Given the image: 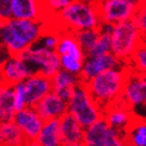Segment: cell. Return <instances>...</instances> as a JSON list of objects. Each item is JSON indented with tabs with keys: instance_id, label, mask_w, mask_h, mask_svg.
Listing matches in <instances>:
<instances>
[{
	"instance_id": "14",
	"label": "cell",
	"mask_w": 146,
	"mask_h": 146,
	"mask_svg": "<svg viewBox=\"0 0 146 146\" xmlns=\"http://www.w3.org/2000/svg\"><path fill=\"white\" fill-rule=\"evenodd\" d=\"M24 82L26 107H35L46 94L52 92L51 78L39 72H33Z\"/></svg>"
},
{
	"instance_id": "32",
	"label": "cell",
	"mask_w": 146,
	"mask_h": 146,
	"mask_svg": "<svg viewBox=\"0 0 146 146\" xmlns=\"http://www.w3.org/2000/svg\"><path fill=\"white\" fill-rule=\"evenodd\" d=\"M62 146H84L83 143H77V144H69V145H62Z\"/></svg>"
},
{
	"instance_id": "7",
	"label": "cell",
	"mask_w": 146,
	"mask_h": 146,
	"mask_svg": "<svg viewBox=\"0 0 146 146\" xmlns=\"http://www.w3.org/2000/svg\"><path fill=\"white\" fill-rule=\"evenodd\" d=\"M19 56L32 68L33 72H39L50 78L61 69L60 57L56 51L45 49L38 44L26 49Z\"/></svg>"
},
{
	"instance_id": "19",
	"label": "cell",
	"mask_w": 146,
	"mask_h": 146,
	"mask_svg": "<svg viewBox=\"0 0 146 146\" xmlns=\"http://www.w3.org/2000/svg\"><path fill=\"white\" fill-rule=\"evenodd\" d=\"M62 145L83 143L84 128L69 113H65L60 119Z\"/></svg>"
},
{
	"instance_id": "26",
	"label": "cell",
	"mask_w": 146,
	"mask_h": 146,
	"mask_svg": "<svg viewBox=\"0 0 146 146\" xmlns=\"http://www.w3.org/2000/svg\"><path fill=\"white\" fill-rule=\"evenodd\" d=\"M100 33V27L99 29H93V30H82L75 32V38L78 43V45L84 51V54L88 52V50L94 45L96 42Z\"/></svg>"
},
{
	"instance_id": "5",
	"label": "cell",
	"mask_w": 146,
	"mask_h": 146,
	"mask_svg": "<svg viewBox=\"0 0 146 146\" xmlns=\"http://www.w3.org/2000/svg\"><path fill=\"white\" fill-rule=\"evenodd\" d=\"M68 113L71 114L83 128L104 118V109L94 100L84 82H80L68 100Z\"/></svg>"
},
{
	"instance_id": "25",
	"label": "cell",
	"mask_w": 146,
	"mask_h": 146,
	"mask_svg": "<svg viewBox=\"0 0 146 146\" xmlns=\"http://www.w3.org/2000/svg\"><path fill=\"white\" fill-rule=\"evenodd\" d=\"M127 67L129 68V70L146 76V40L145 39L138 46L133 56L131 57V60L127 62Z\"/></svg>"
},
{
	"instance_id": "12",
	"label": "cell",
	"mask_w": 146,
	"mask_h": 146,
	"mask_svg": "<svg viewBox=\"0 0 146 146\" xmlns=\"http://www.w3.org/2000/svg\"><path fill=\"white\" fill-rule=\"evenodd\" d=\"M120 133L112 128L102 118L84 128L83 145L84 146H109Z\"/></svg>"
},
{
	"instance_id": "28",
	"label": "cell",
	"mask_w": 146,
	"mask_h": 146,
	"mask_svg": "<svg viewBox=\"0 0 146 146\" xmlns=\"http://www.w3.org/2000/svg\"><path fill=\"white\" fill-rule=\"evenodd\" d=\"M72 1H75V0H43L46 14H48V19L50 17L55 16L56 13H58L61 10H63L65 6H68Z\"/></svg>"
},
{
	"instance_id": "31",
	"label": "cell",
	"mask_w": 146,
	"mask_h": 146,
	"mask_svg": "<svg viewBox=\"0 0 146 146\" xmlns=\"http://www.w3.org/2000/svg\"><path fill=\"white\" fill-rule=\"evenodd\" d=\"M26 146H40V145L37 141H36V140H29V143H27Z\"/></svg>"
},
{
	"instance_id": "20",
	"label": "cell",
	"mask_w": 146,
	"mask_h": 146,
	"mask_svg": "<svg viewBox=\"0 0 146 146\" xmlns=\"http://www.w3.org/2000/svg\"><path fill=\"white\" fill-rule=\"evenodd\" d=\"M16 112L13 86L0 81V122L12 121Z\"/></svg>"
},
{
	"instance_id": "11",
	"label": "cell",
	"mask_w": 146,
	"mask_h": 146,
	"mask_svg": "<svg viewBox=\"0 0 146 146\" xmlns=\"http://www.w3.org/2000/svg\"><path fill=\"white\" fill-rule=\"evenodd\" d=\"M122 64L125 63H122L120 60H118L112 52H108L101 56H87L81 70V74H80V80L82 82H87L90 78L101 74V72H104L108 69L118 68Z\"/></svg>"
},
{
	"instance_id": "29",
	"label": "cell",
	"mask_w": 146,
	"mask_h": 146,
	"mask_svg": "<svg viewBox=\"0 0 146 146\" xmlns=\"http://www.w3.org/2000/svg\"><path fill=\"white\" fill-rule=\"evenodd\" d=\"M14 90V104H16V111H20L26 107V98H25V87L24 82H19L13 86Z\"/></svg>"
},
{
	"instance_id": "16",
	"label": "cell",
	"mask_w": 146,
	"mask_h": 146,
	"mask_svg": "<svg viewBox=\"0 0 146 146\" xmlns=\"http://www.w3.org/2000/svg\"><path fill=\"white\" fill-rule=\"evenodd\" d=\"M35 108L44 121L61 119L65 113H68V102L56 95L54 92H50L35 106Z\"/></svg>"
},
{
	"instance_id": "10",
	"label": "cell",
	"mask_w": 146,
	"mask_h": 146,
	"mask_svg": "<svg viewBox=\"0 0 146 146\" xmlns=\"http://www.w3.org/2000/svg\"><path fill=\"white\" fill-rule=\"evenodd\" d=\"M104 119L112 128L125 135L128 128L132 126V123L138 119V116L132 112V109H129L123 104L122 100H120L105 109Z\"/></svg>"
},
{
	"instance_id": "8",
	"label": "cell",
	"mask_w": 146,
	"mask_h": 146,
	"mask_svg": "<svg viewBox=\"0 0 146 146\" xmlns=\"http://www.w3.org/2000/svg\"><path fill=\"white\" fill-rule=\"evenodd\" d=\"M121 100L134 114L138 109H146V76L129 70Z\"/></svg>"
},
{
	"instance_id": "15",
	"label": "cell",
	"mask_w": 146,
	"mask_h": 146,
	"mask_svg": "<svg viewBox=\"0 0 146 146\" xmlns=\"http://www.w3.org/2000/svg\"><path fill=\"white\" fill-rule=\"evenodd\" d=\"M12 18L45 21L48 14L43 0H12Z\"/></svg>"
},
{
	"instance_id": "6",
	"label": "cell",
	"mask_w": 146,
	"mask_h": 146,
	"mask_svg": "<svg viewBox=\"0 0 146 146\" xmlns=\"http://www.w3.org/2000/svg\"><path fill=\"white\" fill-rule=\"evenodd\" d=\"M141 0H95L101 24L115 25L132 20Z\"/></svg>"
},
{
	"instance_id": "13",
	"label": "cell",
	"mask_w": 146,
	"mask_h": 146,
	"mask_svg": "<svg viewBox=\"0 0 146 146\" xmlns=\"http://www.w3.org/2000/svg\"><path fill=\"white\" fill-rule=\"evenodd\" d=\"M12 121L21 129L27 140H36L44 123V120L40 118L35 107H25L17 111Z\"/></svg>"
},
{
	"instance_id": "24",
	"label": "cell",
	"mask_w": 146,
	"mask_h": 146,
	"mask_svg": "<svg viewBox=\"0 0 146 146\" xmlns=\"http://www.w3.org/2000/svg\"><path fill=\"white\" fill-rule=\"evenodd\" d=\"M131 146H146V120L138 118L125 134Z\"/></svg>"
},
{
	"instance_id": "22",
	"label": "cell",
	"mask_w": 146,
	"mask_h": 146,
	"mask_svg": "<svg viewBox=\"0 0 146 146\" xmlns=\"http://www.w3.org/2000/svg\"><path fill=\"white\" fill-rule=\"evenodd\" d=\"M36 141L40 146H62L60 119L45 120Z\"/></svg>"
},
{
	"instance_id": "9",
	"label": "cell",
	"mask_w": 146,
	"mask_h": 146,
	"mask_svg": "<svg viewBox=\"0 0 146 146\" xmlns=\"http://www.w3.org/2000/svg\"><path fill=\"white\" fill-rule=\"evenodd\" d=\"M32 74V68L19 55H7L0 63V81L5 83L14 86Z\"/></svg>"
},
{
	"instance_id": "2",
	"label": "cell",
	"mask_w": 146,
	"mask_h": 146,
	"mask_svg": "<svg viewBox=\"0 0 146 146\" xmlns=\"http://www.w3.org/2000/svg\"><path fill=\"white\" fill-rule=\"evenodd\" d=\"M45 21L58 31H70L72 33L101 26L95 0H75Z\"/></svg>"
},
{
	"instance_id": "30",
	"label": "cell",
	"mask_w": 146,
	"mask_h": 146,
	"mask_svg": "<svg viewBox=\"0 0 146 146\" xmlns=\"http://www.w3.org/2000/svg\"><path fill=\"white\" fill-rule=\"evenodd\" d=\"M12 18V0H0V23Z\"/></svg>"
},
{
	"instance_id": "27",
	"label": "cell",
	"mask_w": 146,
	"mask_h": 146,
	"mask_svg": "<svg viewBox=\"0 0 146 146\" xmlns=\"http://www.w3.org/2000/svg\"><path fill=\"white\" fill-rule=\"evenodd\" d=\"M133 23L140 30L144 39L146 40V0H141L139 7L135 12V16L133 17Z\"/></svg>"
},
{
	"instance_id": "3",
	"label": "cell",
	"mask_w": 146,
	"mask_h": 146,
	"mask_svg": "<svg viewBox=\"0 0 146 146\" xmlns=\"http://www.w3.org/2000/svg\"><path fill=\"white\" fill-rule=\"evenodd\" d=\"M128 71L127 64H122L118 68L108 69L84 82L94 100L104 111L121 100Z\"/></svg>"
},
{
	"instance_id": "18",
	"label": "cell",
	"mask_w": 146,
	"mask_h": 146,
	"mask_svg": "<svg viewBox=\"0 0 146 146\" xmlns=\"http://www.w3.org/2000/svg\"><path fill=\"white\" fill-rule=\"evenodd\" d=\"M56 52L58 57L75 58V60L84 61L86 54L78 45L75 35L70 31H60V39L56 46Z\"/></svg>"
},
{
	"instance_id": "17",
	"label": "cell",
	"mask_w": 146,
	"mask_h": 146,
	"mask_svg": "<svg viewBox=\"0 0 146 146\" xmlns=\"http://www.w3.org/2000/svg\"><path fill=\"white\" fill-rule=\"evenodd\" d=\"M80 82H81L80 76L72 75L70 72L64 71L62 69H60L52 77H51L52 92L67 102L70 99L72 92L75 89V87Z\"/></svg>"
},
{
	"instance_id": "21",
	"label": "cell",
	"mask_w": 146,
	"mask_h": 146,
	"mask_svg": "<svg viewBox=\"0 0 146 146\" xmlns=\"http://www.w3.org/2000/svg\"><path fill=\"white\" fill-rule=\"evenodd\" d=\"M27 138L13 121L0 122V146H26Z\"/></svg>"
},
{
	"instance_id": "1",
	"label": "cell",
	"mask_w": 146,
	"mask_h": 146,
	"mask_svg": "<svg viewBox=\"0 0 146 146\" xmlns=\"http://www.w3.org/2000/svg\"><path fill=\"white\" fill-rule=\"evenodd\" d=\"M46 29V21L11 18L0 23V48L7 55H20L37 44Z\"/></svg>"
},
{
	"instance_id": "4",
	"label": "cell",
	"mask_w": 146,
	"mask_h": 146,
	"mask_svg": "<svg viewBox=\"0 0 146 146\" xmlns=\"http://www.w3.org/2000/svg\"><path fill=\"white\" fill-rule=\"evenodd\" d=\"M143 42L144 37L133 20L122 21L111 27V52L122 63L127 64Z\"/></svg>"
},
{
	"instance_id": "23",
	"label": "cell",
	"mask_w": 146,
	"mask_h": 146,
	"mask_svg": "<svg viewBox=\"0 0 146 146\" xmlns=\"http://www.w3.org/2000/svg\"><path fill=\"white\" fill-rule=\"evenodd\" d=\"M111 25H104L100 26V33L96 42L94 45L88 50L86 54L87 56H101L111 52Z\"/></svg>"
}]
</instances>
